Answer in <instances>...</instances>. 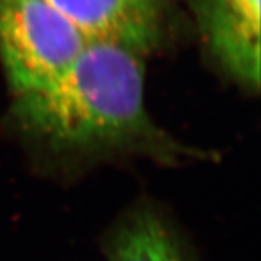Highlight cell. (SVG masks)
<instances>
[{
	"label": "cell",
	"instance_id": "1",
	"mask_svg": "<svg viewBox=\"0 0 261 261\" xmlns=\"http://www.w3.org/2000/svg\"><path fill=\"white\" fill-rule=\"evenodd\" d=\"M10 113L41 170L57 174H77L125 157L164 166L206 157L178 144L149 118L142 53L121 44L89 41L54 82L13 97Z\"/></svg>",
	"mask_w": 261,
	"mask_h": 261
},
{
	"label": "cell",
	"instance_id": "2",
	"mask_svg": "<svg viewBox=\"0 0 261 261\" xmlns=\"http://www.w3.org/2000/svg\"><path fill=\"white\" fill-rule=\"evenodd\" d=\"M87 44L47 0H0V60L13 97L54 82Z\"/></svg>",
	"mask_w": 261,
	"mask_h": 261
},
{
	"label": "cell",
	"instance_id": "3",
	"mask_svg": "<svg viewBox=\"0 0 261 261\" xmlns=\"http://www.w3.org/2000/svg\"><path fill=\"white\" fill-rule=\"evenodd\" d=\"M87 41L145 53L159 38L164 0H47Z\"/></svg>",
	"mask_w": 261,
	"mask_h": 261
},
{
	"label": "cell",
	"instance_id": "4",
	"mask_svg": "<svg viewBox=\"0 0 261 261\" xmlns=\"http://www.w3.org/2000/svg\"><path fill=\"white\" fill-rule=\"evenodd\" d=\"M108 261H195L164 211L149 200L128 207L103 238Z\"/></svg>",
	"mask_w": 261,
	"mask_h": 261
},
{
	"label": "cell",
	"instance_id": "5",
	"mask_svg": "<svg viewBox=\"0 0 261 261\" xmlns=\"http://www.w3.org/2000/svg\"><path fill=\"white\" fill-rule=\"evenodd\" d=\"M197 16L218 61L240 83L260 84V19L232 0H197Z\"/></svg>",
	"mask_w": 261,
	"mask_h": 261
},
{
	"label": "cell",
	"instance_id": "6",
	"mask_svg": "<svg viewBox=\"0 0 261 261\" xmlns=\"http://www.w3.org/2000/svg\"><path fill=\"white\" fill-rule=\"evenodd\" d=\"M243 10L254 18L260 19V0H232Z\"/></svg>",
	"mask_w": 261,
	"mask_h": 261
}]
</instances>
